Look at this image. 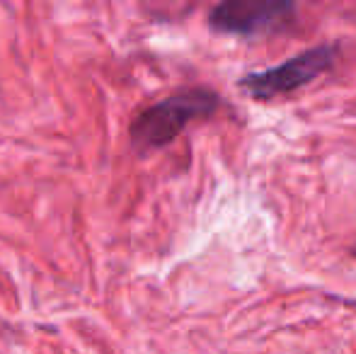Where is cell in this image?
Here are the masks:
<instances>
[{
  "instance_id": "1",
  "label": "cell",
  "mask_w": 356,
  "mask_h": 354,
  "mask_svg": "<svg viewBox=\"0 0 356 354\" xmlns=\"http://www.w3.org/2000/svg\"><path fill=\"white\" fill-rule=\"evenodd\" d=\"M220 97L209 88H184L160 102L141 109L136 119L129 127V138H131L136 151H155L182 134V129L189 122L202 117H211L218 109Z\"/></svg>"
},
{
  "instance_id": "2",
  "label": "cell",
  "mask_w": 356,
  "mask_h": 354,
  "mask_svg": "<svg viewBox=\"0 0 356 354\" xmlns=\"http://www.w3.org/2000/svg\"><path fill=\"white\" fill-rule=\"evenodd\" d=\"M334 54H337V49L330 47V44L308 49V51L298 54V56L289 58V61L279 63L274 68L248 73L240 81V88L252 99H272L279 97V95L293 92V90L305 88L318 76H323L334 63Z\"/></svg>"
},
{
  "instance_id": "3",
  "label": "cell",
  "mask_w": 356,
  "mask_h": 354,
  "mask_svg": "<svg viewBox=\"0 0 356 354\" xmlns=\"http://www.w3.org/2000/svg\"><path fill=\"white\" fill-rule=\"evenodd\" d=\"M293 13V3H279V0H230V3L216 5L209 13V24L216 32L252 37V34L274 29L282 22H289Z\"/></svg>"
},
{
  "instance_id": "4",
  "label": "cell",
  "mask_w": 356,
  "mask_h": 354,
  "mask_svg": "<svg viewBox=\"0 0 356 354\" xmlns=\"http://www.w3.org/2000/svg\"><path fill=\"white\" fill-rule=\"evenodd\" d=\"M352 255H354V257H356V246H354V250H352Z\"/></svg>"
}]
</instances>
